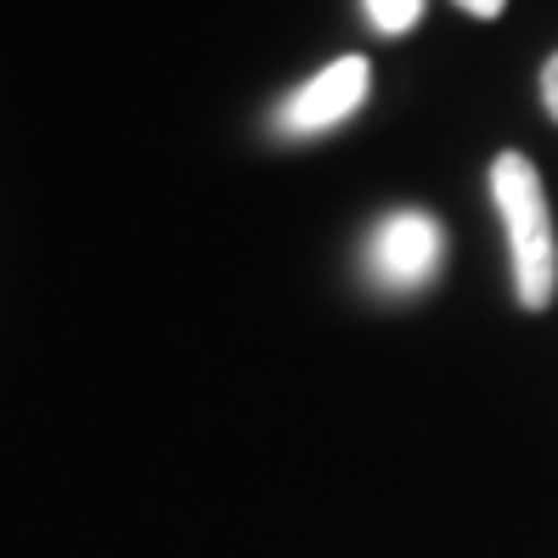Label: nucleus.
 I'll return each mask as SVG.
<instances>
[{"label":"nucleus","mask_w":558,"mask_h":558,"mask_svg":"<svg viewBox=\"0 0 558 558\" xmlns=\"http://www.w3.org/2000/svg\"><path fill=\"white\" fill-rule=\"evenodd\" d=\"M457 7H463V12H474V17H502V7H508V0H457Z\"/></svg>","instance_id":"6"},{"label":"nucleus","mask_w":558,"mask_h":558,"mask_svg":"<svg viewBox=\"0 0 558 558\" xmlns=\"http://www.w3.org/2000/svg\"><path fill=\"white\" fill-rule=\"evenodd\" d=\"M440 259H446V232H440V220L423 215V209H389L367 232V248H361V266H367V282L378 293L429 288Z\"/></svg>","instance_id":"2"},{"label":"nucleus","mask_w":558,"mask_h":558,"mask_svg":"<svg viewBox=\"0 0 558 558\" xmlns=\"http://www.w3.org/2000/svg\"><path fill=\"white\" fill-rule=\"evenodd\" d=\"M367 17L378 35H407L423 17V0H367Z\"/></svg>","instance_id":"4"},{"label":"nucleus","mask_w":558,"mask_h":558,"mask_svg":"<svg viewBox=\"0 0 558 558\" xmlns=\"http://www.w3.org/2000/svg\"><path fill=\"white\" fill-rule=\"evenodd\" d=\"M490 198H497L508 254H513V293L524 311H547L558 293V243L542 175L524 153H502L490 163Z\"/></svg>","instance_id":"1"},{"label":"nucleus","mask_w":558,"mask_h":558,"mask_svg":"<svg viewBox=\"0 0 558 558\" xmlns=\"http://www.w3.org/2000/svg\"><path fill=\"white\" fill-rule=\"evenodd\" d=\"M542 108L558 119V57H553L547 69H542Z\"/></svg>","instance_id":"5"},{"label":"nucleus","mask_w":558,"mask_h":558,"mask_svg":"<svg viewBox=\"0 0 558 558\" xmlns=\"http://www.w3.org/2000/svg\"><path fill=\"white\" fill-rule=\"evenodd\" d=\"M367 90H373V62L367 57H339V62H327L322 74H311L300 90H293L271 113V124L293 142L327 136V130H339L361 102H367Z\"/></svg>","instance_id":"3"}]
</instances>
